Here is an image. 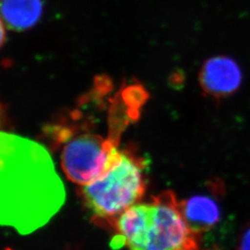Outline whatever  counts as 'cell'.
Here are the masks:
<instances>
[{
	"label": "cell",
	"instance_id": "4",
	"mask_svg": "<svg viewBox=\"0 0 250 250\" xmlns=\"http://www.w3.org/2000/svg\"><path fill=\"white\" fill-rule=\"evenodd\" d=\"M118 149L117 141L100 134L71 135L62 152L63 171L72 183L83 187L105 170Z\"/></svg>",
	"mask_w": 250,
	"mask_h": 250
},
{
	"label": "cell",
	"instance_id": "6",
	"mask_svg": "<svg viewBox=\"0 0 250 250\" xmlns=\"http://www.w3.org/2000/svg\"><path fill=\"white\" fill-rule=\"evenodd\" d=\"M42 13V0H0V17L6 27L14 32L36 25Z\"/></svg>",
	"mask_w": 250,
	"mask_h": 250
},
{
	"label": "cell",
	"instance_id": "11",
	"mask_svg": "<svg viewBox=\"0 0 250 250\" xmlns=\"http://www.w3.org/2000/svg\"><path fill=\"white\" fill-rule=\"evenodd\" d=\"M10 250V249H7V250Z\"/></svg>",
	"mask_w": 250,
	"mask_h": 250
},
{
	"label": "cell",
	"instance_id": "9",
	"mask_svg": "<svg viewBox=\"0 0 250 250\" xmlns=\"http://www.w3.org/2000/svg\"><path fill=\"white\" fill-rule=\"evenodd\" d=\"M6 37H7V33H6V25L3 21V20L0 17V49L6 42Z\"/></svg>",
	"mask_w": 250,
	"mask_h": 250
},
{
	"label": "cell",
	"instance_id": "7",
	"mask_svg": "<svg viewBox=\"0 0 250 250\" xmlns=\"http://www.w3.org/2000/svg\"><path fill=\"white\" fill-rule=\"evenodd\" d=\"M181 208L189 226L198 234L209 231L220 221L219 203L211 196H194L181 202Z\"/></svg>",
	"mask_w": 250,
	"mask_h": 250
},
{
	"label": "cell",
	"instance_id": "5",
	"mask_svg": "<svg viewBox=\"0 0 250 250\" xmlns=\"http://www.w3.org/2000/svg\"><path fill=\"white\" fill-rule=\"evenodd\" d=\"M242 71L235 61L225 56L208 60L200 72L202 89L212 99H222L233 95L240 88Z\"/></svg>",
	"mask_w": 250,
	"mask_h": 250
},
{
	"label": "cell",
	"instance_id": "2",
	"mask_svg": "<svg viewBox=\"0 0 250 250\" xmlns=\"http://www.w3.org/2000/svg\"><path fill=\"white\" fill-rule=\"evenodd\" d=\"M112 245L128 250H200V234L188 224L170 192L139 202L117 219Z\"/></svg>",
	"mask_w": 250,
	"mask_h": 250
},
{
	"label": "cell",
	"instance_id": "1",
	"mask_svg": "<svg viewBox=\"0 0 250 250\" xmlns=\"http://www.w3.org/2000/svg\"><path fill=\"white\" fill-rule=\"evenodd\" d=\"M65 199L64 184L45 146L0 131V226L21 234L36 232Z\"/></svg>",
	"mask_w": 250,
	"mask_h": 250
},
{
	"label": "cell",
	"instance_id": "3",
	"mask_svg": "<svg viewBox=\"0 0 250 250\" xmlns=\"http://www.w3.org/2000/svg\"><path fill=\"white\" fill-rule=\"evenodd\" d=\"M145 169L143 158L129 149H118L105 170L81 187L82 200L94 221L112 229L121 215L142 201Z\"/></svg>",
	"mask_w": 250,
	"mask_h": 250
},
{
	"label": "cell",
	"instance_id": "10",
	"mask_svg": "<svg viewBox=\"0 0 250 250\" xmlns=\"http://www.w3.org/2000/svg\"><path fill=\"white\" fill-rule=\"evenodd\" d=\"M219 250V249H217V248H212V249H206V250Z\"/></svg>",
	"mask_w": 250,
	"mask_h": 250
},
{
	"label": "cell",
	"instance_id": "8",
	"mask_svg": "<svg viewBox=\"0 0 250 250\" xmlns=\"http://www.w3.org/2000/svg\"><path fill=\"white\" fill-rule=\"evenodd\" d=\"M237 250H250V224L242 231L238 239Z\"/></svg>",
	"mask_w": 250,
	"mask_h": 250
}]
</instances>
